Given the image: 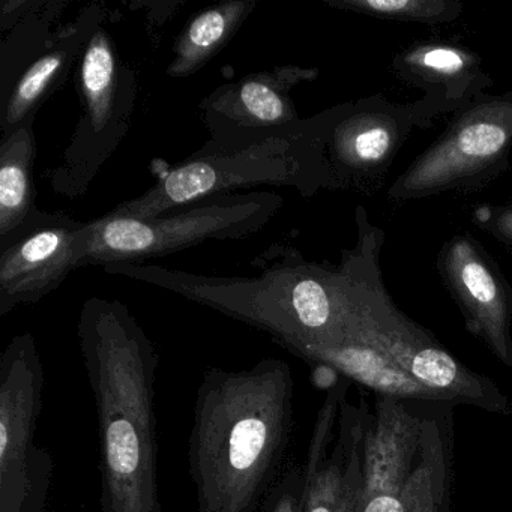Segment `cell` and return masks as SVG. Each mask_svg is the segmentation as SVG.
<instances>
[{"instance_id":"6da1fadb","label":"cell","mask_w":512,"mask_h":512,"mask_svg":"<svg viewBox=\"0 0 512 512\" xmlns=\"http://www.w3.org/2000/svg\"><path fill=\"white\" fill-rule=\"evenodd\" d=\"M295 428V380L283 359L203 374L188 439L196 512H259Z\"/></svg>"},{"instance_id":"7a4b0ae2","label":"cell","mask_w":512,"mask_h":512,"mask_svg":"<svg viewBox=\"0 0 512 512\" xmlns=\"http://www.w3.org/2000/svg\"><path fill=\"white\" fill-rule=\"evenodd\" d=\"M77 337L97 413L101 512H161L157 346L115 299H88Z\"/></svg>"},{"instance_id":"3957f363","label":"cell","mask_w":512,"mask_h":512,"mask_svg":"<svg viewBox=\"0 0 512 512\" xmlns=\"http://www.w3.org/2000/svg\"><path fill=\"white\" fill-rule=\"evenodd\" d=\"M338 107L310 118L304 128L230 152H196L170 169L145 194L121 203L112 214L154 218L208 197L272 185L290 187L305 197L334 190L326 142Z\"/></svg>"},{"instance_id":"277c9868","label":"cell","mask_w":512,"mask_h":512,"mask_svg":"<svg viewBox=\"0 0 512 512\" xmlns=\"http://www.w3.org/2000/svg\"><path fill=\"white\" fill-rule=\"evenodd\" d=\"M278 257L259 277L223 278L215 307L268 332L281 347L310 362L340 341L343 280L340 271L305 262L298 251H280Z\"/></svg>"},{"instance_id":"5b68a950","label":"cell","mask_w":512,"mask_h":512,"mask_svg":"<svg viewBox=\"0 0 512 512\" xmlns=\"http://www.w3.org/2000/svg\"><path fill=\"white\" fill-rule=\"evenodd\" d=\"M283 206L271 191L221 194L188 206L178 214L154 218L110 214L89 223L83 266L142 263L187 250L206 241H238L262 230Z\"/></svg>"},{"instance_id":"8992f818","label":"cell","mask_w":512,"mask_h":512,"mask_svg":"<svg viewBox=\"0 0 512 512\" xmlns=\"http://www.w3.org/2000/svg\"><path fill=\"white\" fill-rule=\"evenodd\" d=\"M82 116L62 163L50 173L53 191L79 197L116 151L133 119L136 73L119 61L103 23L86 44L79 64Z\"/></svg>"},{"instance_id":"52a82bcc","label":"cell","mask_w":512,"mask_h":512,"mask_svg":"<svg viewBox=\"0 0 512 512\" xmlns=\"http://www.w3.org/2000/svg\"><path fill=\"white\" fill-rule=\"evenodd\" d=\"M512 149V88L484 95L452 115L442 136L389 188L395 202L470 190L508 169Z\"/></svg>"},{"instance_id":"ba28073f","label":"cell","mask_w":512,"mask_h":512,"mask_svg":"<svg viewBox=\"0 0 512 512\" xmlns=\"http://www.w3.org/2000/svg\"><path fill=\"white\" fill-rule=\"evenodd\" d=\"M317 76L316 68L289 65L221 86L199 104L203 124L211 133L199 152L238 151L301 130L308 119L299 118L292 92Z\"/></svg>"},{"instance_id":"9c48e42d","label":"cell","mask_w":512,"mask_h":512,"mask_svg":"<svg viewBox=\"0 0 512 512\" xmlns=\"http://www.w3.org/2000/svg\"><path fill=\"white\" fill-rule=\"evenodd\" d=\"M89 223L35 208L28 220L0 239V316L37 304L83 268Z\"/></svg>"},{"instance_id":"30bf717a","label":"cell","mask_w":512,"mask_h":512,"mask_svg":"<svg viewBox=\"0 0 512 512\" xmlns=\"http://www.w3.org/2000/svg\"><path fill=\"white\" fill-rule=\"evenodd\" d=\"M44 368L34 335H16L0 356V512H22L32 491Z\"/></svg>"},{"instance_id":"8fae6325","label":"cell","mask_w":512,"mask_h":512,"mask_svg":"<svg viewBox=\"0 0 512 512\" xmlns=\"http://www.w3.org/2000/svg\"><path fill=\"white\" fill-rule=\"evenodd\" d=\"M352 380L326 394L304 464V512H361L364 412L346 401Z\"/></svg>"},{"instance_id":"7c38bea8","label":"cell","mask_w":512,"mask_h":512,"mask_svg":"<svg viewBox=\"0 0 512 512\" xmlns=\"http://www.w3.org/2000/svg\"><path fill=\"white\" fill-rule=\"evenodd\" d=\"M415 128H425L415 103L401 106L376 95L338 106L326 142L334 190L382 178Z\"/></svg>"},{"instance_id":"4fadbf2b","label":"cell","mask_w":512,"mask_h":512,"mask_svg":"<svg viewBox=\"0 0 512 512\" xmlns=\"http://www.w3.org/2000/svg\"><path fill=\"white\" fill-rule=\"evenodd\" d=\"M437 266L467 329L512 367V292L499 269L467 235L454 236L443 245Z\"/></svg>"},{"instance_id":"5bb4252c","label":"cell","mask_w":512,"mask_h":512,"mask_svg":"<svg viewBox=\"0 0 512 512\" xmlns=\"http://www.w3.org/2000/svg\"><path fill=\"white\" fill-rule=\"evenodd\" d=\"M391 68L401 82L422 92L415 106L425 127L437 116L466 109L493 85L482 59L454 44H415L398 53Z\"/></svg>"},{"instance_id":"9a60e30c","label":"cell","mask_w":512,"mask_h":512,"mask_svg":"<svg viewBox=\"0 0 512 512\" xmlns=\"http://www.w3.org/2000/svg\"><path fill=\"white\" fill-rule=\"evenodd\" d=\"M104 16L103 7L94 4L82 11L74 22L59 28L46 52L23 71L7 97L2 100V137L37 116L38 109L64 86L73 65L82 58L89 38L103 23Z\"/></svg>"},{"instance_id":"2e32d148","label":"cell","mask_w":512,"mask_h":512,"mask_svg":"<svg viewBox=\"0 0 512 512\" xmlns=\"http://www.w3.org/2000/svg\"><path fill=\"white\" fill-rule=\"evenodd\" d=\"M256 5L254 0H229L197 14L179 35L167 74L173 79L196 74L229 44Z\"/></svg>"},{"instance_id":"e0dca14e","label":"cell","mask_w":512,"mask_h":512,"mask_svg":"<svg viewBox=\"0 0 512 512\" xmlns=\"http://www.w3.org/2000/svg\"><path fill=\"white\" fill-rule=\"evenodd\" d=\"M308 364H328L341 376L362 383L379 395L406 401H445L440 395L424 388L394 361L370 347L344 343L317 353Z\"/></svg>"},{"instance_id":"ac0fdd59","label":"cell","mask_w":512,"mask_h":512,"mask_svg":"<svg viewBox=\"0 0 512 512\" xmlns=\"http://www.w3.org/2000/svg\"><path fill=\"white\" fill-rule=\"evenodd\" d=\"M37 116L0 140V239L19 229L34 212V167Z\"/></svg>"},{"instance_id":"d6986e66","label":"cell","mask_w":512,"mask_h":512,"mask_svg":"<svg viewBox=\"0 0 512 512\" xmlns=\"http://www.w3.org/2000/svg\"><path fill=\"white\" fill-rule=\"evenodd\" d=\"M440 413H424L421 454L403 491V512H448L449 428Z\"/></svg>"},{"instance_id":"ffe728a7","label":"cell","mask_w":512,"mask_h":512,"mask_svg":"<svg viewBox=\"0 0 512 512\" xmlns=\"http://www.w3.org/2000/svg\"><path fill=\"white\" fill-rule=\"evenodd\" d=\"M62 2H31L25 16L2 41V100L23 71L46 52L58 34L53 28L62 14Z\"/></svg>"},{"instance_id":"44dd1931","label":"cell","mask_w":512,"mask_h":512,"mask_svg":"<svg viewBox=\"0 0 512 512\" xmlns=\"http://www.w3.org/2000/svg\"><path fill=\"white\" fill-rule=\"evenodd\" d=\"M328 5L376 19L440 26L461 16L463 5L455 0H334Z\"/></svg>"},{"instance_id":"7402d4cb","label":"cell","mask_w":512,"mask_h":512,"mask_svg":"<svg viewBox=\"0 0 512 512\" xmlns=\"http://www.w3.org/2000/svg\"><path fill=\"white\" fill-rule=\"evenodd\" d=\"M304 466H287L259 512H304Z\"/></svg>"},{"instance_id":"603a6c76","label":"cell","mask_w":512,"mask_h":512,"mask_svg":"<svg viewBox=\"0 0 512 512\" xmlns=\"http://www.w3.org/2000/svg\"><path fill=\"white\" fill-rule=\"evenodd\" d=\"M53 458L49 449L38 446L32 458V491L22 512H46L53 481Z\"/></svg>"},{"instance_id":"cb8c5ba5","label":"cell","mask_w":512,"mask_h":512,"mask_svg":"<svg viewBox=\"0 0 512 512\" xmlns=\"http://www.w3.org/2000/svg\"><path fill=\"white\" fill-rule=\"evenodd\" d=\"M476 220L491 235L496 236L506 244L512 245V206H502V208L485 206V208L476 212Z\"/></svg>"},{"instance_id":"d4e9b609","label":"cell","mask_w":512,"mask_h":512,"mask_svg":"<svg viewBox=\"0 0 512 512\" xmlns=\"http://www.w3.org/2000/svg\"><path fill=\"white\" fill-rule=\"evenodd\" d=\"M341 376L340 371L335 370L334 367L328 364H313L311 365V382L317 389L322 391H332L340 385Z\"/></svg>"}]
</instances>
